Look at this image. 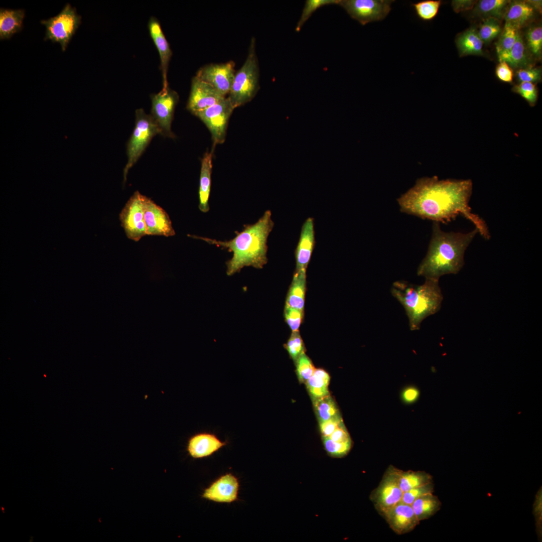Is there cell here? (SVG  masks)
<instances>
[{"label":"cell","mask_w":542,"mask_h":542,"mask_svg":"<svg viewBox=\"0 0 542 542\" xmlns=\"http://www.w3.org/2000/svg\"><path fill=\"white\" fill-rule=\"evenodd\" d=\"M434 484L432 482L422 485L403 493L401 502L411 505L413 502L424 495L433 493Z\"/></svg>","instance_id":"60d3db41"},{"label":"cell","mask_w":542,"mask_h":542,"mask_svg":"<svg viewBox=\"0 0 542 542\" xmlns=\"http://www.w3.org/2000/svg\"><path fill=\"white\" fill-rule=\"evenodd\" d=\"M284 316L285 321L292 331H298L304 317V311L285 307Z\"/></svg>","instance_id":"b9f144b4"},{"label":"cell","mask_w":542,"mask_h":542,"mask_svg":"<svg viewBox=\"0 0 542 542\" xmlns=\"http://www.w3.org/2000/svg\"><path fill=\"white\" fill-rule=\"evenodd\" d=\"M535 10L528 1L510 2L504 15L506 23L519 30L532 19Z\"/></svg>","instance_id":"603a6c76"},{"label":"cell","mask_w":542,"mask_h":542,"mask_svg":"<svg viewBox=\"0 0 542 542\" xmlns=\"http://www.w3.org/2000/svg\"><path fill=\"white\" fill-rule=\"evenodd\" d=\"M230 100H223L194 115L199 117L210 131L215 145L222 144L225 139L229 118L234 110Z\"/></svg>","instance_id":"30bf717a"},{"label":"cell","mask_w":542,"mask_h":542,"mask_svg":"<svg viewBox=\"0 0 542 542\" xmlns=\"http://www.w3.org/2000/svg\"><path fill=\"white\" fill-rule=\"evenodd\" d=\"M342 422L341 416H339L320 423L322 437H329Z\"/></svg>","instance_id":"f6af8a7d"},{"label":"cell","mask_w":542,"mask_h":542,"mask_svg":"<svg viewBox=\"0 0 542 542\" xmlns=\"http://www.w3.org/2000/svg\"><path fill=\"white\" fill-rule=\"evenodd\" d=\"M142 197L140 192H134L119 214L121 225L127 237L134 241L147 235Z\"/></svg>","instance_id":"8fae6325"},{"label":"cell","mask_w":542,"mask_h":542,"mask_svg":"<svg viewBox=\"0 0 542 542\" xmlns=\"http://www.w3.org/2000/svg\"><path fill=\"white\" fill-rule=\"evenodd\" d=\"M402 401L406 403L415 402L419 398L420 392L415 386H408L404 388L401 393Z\"/></svg>","instance_id":"7dc6e473"},{"label":"cell","mask_w":542,"mask_h":542,"mask_svg":"<svg viewBox=\"0 0 542 542\" xmlns=\"http://www.w3.org/2000/svg\"><path fill=\"white\" fill-rule=\"evenodd\" d=\"M212 169V154L206 152L201 162L199 188V209L203 213L209 211V199L210 193L211 173Z\"/></svg>","instance_id":"44dd1931"},{"label":"cell","mask_w":542,"mask_h":542,"mask_svg":"<svg viewBox=\"0 0 542 542\" xmlns=\"http://www.w3.org/2000/svg\"><path fill=\"white\" fill-rule=\"evenodd\" d=\"M331 440L337 442H350L351 440L343 422L328 437Z\"/></svg>","instance_id":"bcb514c9"},{"label":"cell","mask_w":542,"mask_h":542,"mask_svg":"<svg viewBox=\"0 0 542 542\" xmlns=\"http://www.w3.org/2000/svg\"><path fill=\"white\" fill-rule=\"evenodd\" d=\"M284 347L295 362L301 354L305 353L304 343L299 331L292 332Z\"/></svg>","instance_id":"74e56055"},{"label":"cell","mask_w":542,"mask_h":542,"mask_svg":"<svg viewBox=\"0 0 542 542\" xmlns=\"http://www.w3.org/2000/svg\"><path fill=\"white\" fill-rule=\"evenodd\" d=\"M330 376L323 369H316L313 375L305 383L313 399H315L329 393L328 385Z\"/></svg>","instance_id":"f1b7e54d"},{"label":"cell","mask_w":542,"mask_h":542,"mask_svg":"<svg viewBox=\"0 0 542 542\" xmlns=\"http://www.w3.org/2000/svg\"><path fill=\"white\" fill-rule=\"evenodd\" d=\"M394 1L340 0L338 5L361 25L380 21L388 15Z\"/></svg>","instance_id":"ba28073f"},{"label":"cell","mask_w":542,"mask_h":542,"mask_svg":"<svg viewBox=\"0 0 542 542\" xmlns=\"http://www.w3.org/2000/svg\"><path fill=\"white\" fill-rule=\"evenodd\" d=\"M455 43L460 56L475 55H482L483 42L478 32L471 28L459 34Z\"/></svg>","instance_id":"d4e9b609"},{"label":"cell","mask_w":542,"mask_h":542,"mask_svg":"<svg viewBox=\"0 0 542 542\" xmlns=\"http://www.w3.org/2000/svg\"><path fill=\"white\" fill-rule=\"evenodd\" d=\"M519 33L517 29L505 23L500 37L495 44L499 60L507 54L511 50L516 41Z\"/></svg>","instance_id":"1f68e13d"},{"label":"cell","mask_w":542,"mask_h":542,"mask_svg":"<svg viewBox=\"0 0 542 542\" xmlns=\"http://www.w3.org/2000/svg\"><path fill=\"white\" fill-rule=\"evenodd\" d=\"M274 226L271 211L267 210L256 222L245 225L241 231L236 232L235 236L228 241L189 234L188 236L202 239L232 252V257L226 262L227 275L231 276L245 266L261 268L267 263V240Z\"/></svg>","instance_id":"7a4b0ae2"},{"label":"cell","mask_w":542,"mask_h":542,"mask_svg":"<svg viewBox=\"0 0 542 542\" xmlns=\"http://www.w3.org/2000/svg\"><path fill=\"white\" fill-rule=\"evenodd\" d=\"M395 472L403 493L432 482V476L425 471H403L395 467Z\"/></svg>","instance_id":"484cf974"},{"label":"cell","mask_w":542,"mask_h":542,"mask_svg":"<svg viewBox=\"0 0 542 542\" xmlns=\"http://www.w3.org/2000/svg\"><path fill=\"white\" fill-rule=\"evenodd\" d=\"M510 2L507 0H481L477 3L475 11L487 18H493L499 20L505 15Z\"/></svg>","instance_id":"f546056e"},{"label":"cell","mask_w":542,"mask_h":542,"mask_svg":"<svg viewBox=\"0 0 542 542\" xmlns=\"http://www.w3.org/2000/svg\"><path fill=\"white\" fill-rule=\"evenodd\" d=\"M227 443L222 442L214 434L203 432L196 434L188 440L187 451L194 458H201L211 455Z\"/></svg>","instance_id":"d6986e66"},{"label":"cell","mask_w":542,"mask_h":542,"mask_svg":"<svg viewBox=\"0 0 542 542\" xmlns=\"http://www.w3.org/2000/svg\"><path fill=\"white\" fill-rule=\"evenodd\" d=\"M234 75V63L229 61L205 65L198 71L196 76L210 84L226 97L230 92Z\"/></svg>","instance_id":"5bb4252c"},{"label":"cell","mask_w":542,"mask_h":542,"mask_svg":"<svg viewBox=\"0 0 542 542\" xmlns=\"http://www.w3.org/2000/svg\"><path fill=\"white\" fill-rule=\"evenodd\" d=\"M178 99L177 93L169 86L162 88L159 92L151 95V115L160 130V134L175 138L171 130V124Z\"/></svg>","instance_id":"9c48e42d"},{"label":"cell","mask_w":542,"mask_h":542,"mask_svg":"<svg viewBox=\"0 0 542 542\" xmlns=\"http://www.w3.org/2000/svg\"><path fill=\"white\" fill-rule=\"evenodd\" d=\"M499 61H505L514 68L522 69L531 66L527 48L520 33L511 50Z\"/></svg>","instance_id":"4316f807"},{"label":"cell","mask_w":542,"mask_h":542,"mask_svg":"<svg viewBox=\"0 0 542 542\" xmlns=\"http://www.w3.org/2000/svg\"><path fill=\"white\" fill-rule=\"evenodd\" d=\"M238 487L237 478L227 474L206 489L202 497L216 502L230 503L237 499Z\"/></svg>","instance_id":"e0dca14e"},{"label":"cell","mask_w":542,"mask_h":542,"mask_svg":"<svg viewBox=\"0 0 542 542\" xmlns=\"http://www.w3.org/2000/svg\"><path fill=\"white\" fill-rule=\"evenodd\" d=\"M470 180H439L424 177L402 194L397 201L401 212L437 222L447 223L459 215L472 222L486 239L490 235L483 219L469 206L472 194Z\"/></svg>","instance_id":"6da1fadb"},{"label":"cell","mask_w":542,"mask_h":542,"mask_svg":"<svg viewBox=\"0 0 542 542\" xmlns=\"http://www.w3.org/2000/svg\"><path fill=\"white\" fill-rule=\"evenodd\" d=\"M150 36L158 51L160 60L161 69L163 76V88L168 87L167 71L168 65L172 55L169 44L162 31L158 20L152 17L148 23Z\"/></svg>","instance_id":"ffe728a7"},{"label":"cell","mask_w":542,"mask_h":542,"mask_svg":"<svg viewBox=\"0 0 542 542\" xmlns=\"http://www.w3.org/2000/svg\"><path fill=\"white\" fill-rule=\"evenodd\" d=\"M314 219L308 218L303 223L295 250L296 270L306 269L315 245Z\"/></svg>","instance_id":"ac0fdd59"},{"label":"cell","mask_w":542,"mask_h":542,"mask_svg":"<svg viewBox=\"0 0 542 542\" xmlns=\"http://www.w3.org/2000/svg\"><path fill=\"white\" fill-rule=\"evenodd\" d=\"M298 379L300 382L306 383L314 374L316 368L305 353L301 354L295 362Z\"/></svg>","instance_id":"8d00e7d4"},{"label":"cell","mask_w":542,"mask_h":542,"mask_svg":"<svg viewBox=\"0 0 542 542\" xmlns=\"http://www.w3.org/2000/svg\"><path fill=\"white\" fill-rule=\"evenodd\" d=\"M501 32L499 20L493 18L484 20L478 34L483 43H488L496 38Z\"/></svg>","instance_id":"d590c367"},{"label":"cell","mask_w":542,"mask_h":542,"mask_svg":"<svg viewBox=\"0 0 542 542\" xmlns=\"http://www.w3.org/2000/svg\"><path fill=\"white\" fill-rule=\"evenodd\" d=\"M313 404L319 423L340 416L337 406L330 394L313 399Z\"/></svg>","instance_id":"4dcf8cb0"},{"label":"cell","mask_w":542,"mask_h":542,"mask_svg":"<svg viewBox=\"0 0 542 542\" xmlns=\"http://www.w3.org/2000/svg\"><path fill=\"white\" fill-rule=\"evenodd\" d=\"M403 492L400 489L395 472L390 465L384 473L378 486L371 492L370 498L380 514L401 502Z\"/></svg>","instance_id":"7c38bea8"},{"label":"cell","mask_w":542,"mask_h":542,"mask_svg":"<svg viewBox=\"0 0 542 542\" xmlns=\"http://www.w3.org/2000/svg\"><path fill=\"white\" fill-rule=\"evenodd\" d=\"M541 70L539 68H534L532 66L519 69L516 72V76L520 82H537L541 79Z\"/></svg>","instance_id":"7bdbcfd3"},{"label":"cell","mask_w":542,"mask_h":542,"mask_svg":"<svg viewBox=\"0 0 542 542\" xmlns=\"http://www.w3.org/2000/svg\"><path fill=\"white\" fill-rule=\"evenodd\" d=\"M442 2L440 0H424L412 3L417 16L423 21H430L437 15Z\"/></svg>","instance_id":"d6a6232c"},{"label":"cell","mask_w":542,"mask_h":542,"mask_svg":"<svg viewBox=\"0 0 542 542\" xmlns=\"http://www.w3.org/2000/svg\"><path fill=\"white\" fill-rule=\"evenodd\" d=\"M340 0H307L301 17L297 22L295 31L299 32L304 25L318 9L330 5H338Z\"/></svg>","instance_id":"836d02e7"},{"label":"cell","mask_w":542,"mask_h":542,"mask_svg":"<svg viewBox=\"0 0 542 542\" xmlns=\"http://www.w3.org/2000/svg\"><path fill=\"white\" fill-rule=\"evenodd\" d=\"M526 46L534 57H540L542 51V27L535 26L530 28L526 34Z\"/></svg>","instance_id":"e575fe53"},{"label":"cell","mask_w":542,"mask_h":542,"mask_svg":"<svg viewBox=\"0 0 542 542\" xmlns=\"http://www.w3.org/2000/svg\"><path fill=\"white\" fill-rule=\"evenodd\" d=\"M512 91L521 96L530 106H534L536 102L538 93L534 83L521 82L515 85Z\"/></svg>","instance_id":"f35d334b"},{"label":"cell","mask_w":542,"mask_h":542,"mask_svg":"<svg viewBox=\"0 0 542 542\" xmlns=\"http://www.w3.org/2000/svg\"><path fill=\"white\" fill-rule=\"evenodd\" d=\"M495 74L497 77L502 82H512L513 73L512 68L505 61H499L496 67Z\"/></svg>","instance_id":"ee69618b"},{"label":"cell","mask_w":542,"mask_h":542,"mask_svg":"<svg viewBox=\"0 0 542 542\" xmlns=\"http://www.w3.org/2000/svg\"><path fill=\"white\" fill-rule=\"evenodd\" d=\"M142 200L147 235L165 237L175 235V231L166 211L143 195Z\"/></svg>","instance_id":"4fadbf2b"},{"label":"cell","mask_w":542,"mask_h":542,"mask_svg":"<svg viewBox=\"0 0 542 542\" xmlns=\"http://www.w3.org/2000/svg\"><path fill=\"white\" fill-rule=\"evenodd\" d=\"M324 445L327 453L333 457H342L350 451L352 442H337L328 437H322Z\"/></svg>","instance_id":"ab89813d"},{"label":"cell","mask_w":542,"mask_h":542,"mask_svg":"<svg viewBox=\"0 0 542 542\" xmlns=\"http://www.w3.org/2000/svg\"><path fill=\"white\" fill-rule=\"evenodd\" d=\"M306 287V269L296 270L287 296L285 307L304 311Z\"/></svg>","instance_id":"cb8c5ba5"},{"label":"cell","mask_w":542,"mask_h":542,"mask_svg":"<svg viewBox=\"0 0 542 542\" xmlns=\"http://www.w3.org/2000/svg\"><path fill=\"white\" fill-rule=\"evenodd\" d=\"M259 88V67L255 51V41L250 43L247 58L241 68L235 73L227 97L235 108L251 100Z\"/></svg>","instance_id":"5b68a950"},{"label":"cell","mask_w":542,"mask_h":542,"mask_svg":"<svg viewBox=\"0 0 542 542\" xmlns=\"http://www.w3.org/2000/svg\"><path fill=\"white\" fill-rule=\"evenodd\" d=\"M390 292L403 306L411 331L419 330L425 319L437 313L443 300L439 280L434 279H426L420 285L396 281Z\"/></svg>","instance_id":"277c9868"},{"label":"cell","mask_w":542,"mask_h":542,"mask_svg":"<svg viewBox=\"0 0 542 542\" xmlns=\"http://www.w3.org/2000/svg\"><path fill=\"white\" fill-rule=\"evenodd\" d=\"M225 98L210 84L195 76L192 80L187 108L194 114Z\"/></svg>","instance_id":"9a60e30c"},{"label":"cell","mask_w":542,"mask_h":542,"mask_svg":"<svg viewBox=\"0 0 542 542\" xmlns=\"http://www.w3.org/2000/svg\"><path fill=\"white\" fill-rule=\"evenodd\" d=\"M160 130L151 114L142 108L136 110L135 126L127 145V162L123 170V184L130 168L136 163L145 149Z\"/></svg>","instance_id":"8992f818"},{"label":"cell","mask_w":542,"mask_h":542,"mask_svg":"<svg viewBox=\"0 0 542 542\" xmlns=\"http://www.w3.org/2000/svg\"><path fill=\"white\" fill-rule=\"evenodd\" d=\"M25 11L22 9H0V39L11 38L23 29Z\"/></svg>","instance_id":"7402d4cb"},{"label":"cell","mask_w":542,"mask_h":542,"mask_svg":"<svg viewBox=\"0 0 542 542\" xmlns=\"http://www.w3.org/2000/svg\"><path fill=\"white\" fill-rule=\"evenodd\" d=\"M41 23L46 27L45 40L59 43L64 51L81 23V17L67 4L57 15Z\"/></svg>","instance_id":"52a82bcc"},{"label":"cell","mask_w":542,"mask_h":542,"mask_svg":"<svg viewBox=\"0 0 542 542\" xmlns=\"http://www.w3.org/2000/svg\"><path fill=\"white\" fill-rule=\"evenodd\" d=\"M478 232L476 228L466 233L446 232L434 222L428 250L418 268V275L439 280L445 275L457 274L464 264L465 251Z\"/></svg>","instance_id":"3957f363"},{"label":"cell","mask_w":542,"mask_h":542,"mask_svg":"<svg viewBox=\"0 0 542 542\" xmlns=\"http://www.w3.org/2000/svg\"><path fill=\"white\" fill-rule=\"evenodd\" d=\"M380 514L394 532L402 535L413 531L419 524L412 506L400 502Z\"/></svg>","instance_id":"2e32d148"},{"label":"cell","mask_w":542,"mask_h":542,"mask_svg":"<svg viewBox=\"0 0 542 542\" xmlns=\"http://www.w3.org/2000/svg\"><path fill=\"white\" fill-rule=\"evenodd\" d=\"M474 4L475 2L473 1H453L452 6L454 11L459 13L471 9Z\"/></svg>","instance_id":"c3c4849f"},{"label":"cell","mask_w":542,"mask_h":542,"mask_svg":"<svg viewBox=\"0 0 542 542\" xmlns=\"http://www.w3.org/2000/svg\"><path fill=\"white\" fill-rule=\"evenodd\" d=\"M411 505L420 522L429 518L439 510L441 502L436 496L431 493L418 498Z\"/></svg>","instance_id":"83f0119b"}]
</instances>
